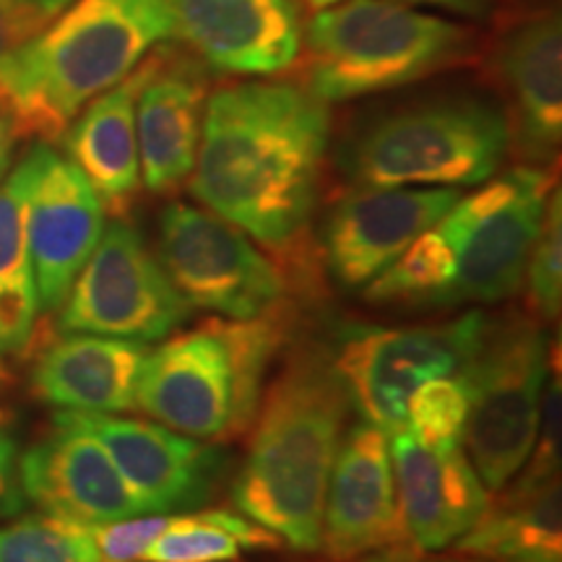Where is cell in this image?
Returning a JSON list of instances; mask_svg holds the SVG:
<instances>
[{
	"mask_svg": "<svg viewBox=\"0 0 562 562\" xmlns=\"http://www.w3.org/2000/svg\"><path fill=\"white\" fill-rule=\"evenodd\" d=\"M497 70L510 91L521 151L552 161L562 138V24L552 9L516 21L497 45Z\"/></svg>",
	"mask_w": 562,
	"mask_h": 562,
	"instance_id": "cell-20",
	"label": "cell"
},
{
	"mask_svg": "<svg viewBox=\"0 0 562 562\" xmlns=\"http://www.w3.org/2000/svg\"><path fill=\"white\" fill-rule=\"evenodd\" d=\"M364 562H422V560L412 558V554H404V552H389V554H378V558H370Z\"/></svg>",
	"mask_w": 562,
	"mask_h": 562,
	"instance_id": "cell-36",
	"label": "cell"
},
{
	"mask_svg": "<svg viewBox=\"0 0 562 562\" xmlns=\"http://www.w3.org/2000/svg\"><path fill=\"white\" fill-rule=\"evenodd\" d=\"M32 3H34V5H37V9H42V11H45V13H47V16H50V19H55V16H58V13H60V11H66V9H68V5H70V3H74V0H32Z\"/></svg>",
	"mask_w": 562,
	"mask_h": 562,
	"instance_id": "cell-35",
	"label": "cell"
},
{
	"mask_svg": "<svg viewBox=\"0 0 562 562\" xmlns=\"http://www.w3.org/2000/svg\"><path fill=\"white\" fill-rule=\"evenodd\" d=\"M456 550L495 562H562L560 476H521L501 503L487 505Z\"/></svg>",
	"mask_w": 562,
	"mask_h": 562,
	"instance_id": "cell-23",
	"label": "cell"
},
{
	"mask_svg": "<svg viewBox=\"0 0 562 562\" xmlns=\"http://www.w3.org/2000/svg\"><path fill=\"white\" fill-rule=\"evenodd\" d=\"M0 562H100L91 529L34 513L0 529Z\"/></svg>",
	"mask_w": 562,
	"mask_h": 562,
	"instance_id": "cell-27",
	"label": "cell"
},
{
	"mask_svg": "<svg viewBox=\"0 0 562 562\" xmlns=\"http://www.w3.org/2000/svg\"><path fill=\"white\" fill-rule=\"evenodd\" d=\"M510 149V123L492 102L451 97L370 123L341 165L360 186L461 188L495 178Z\"/></svg>",
	"mask_w": 562,
	"mask_h": 562,
	"instance_id": "cell-6",
	"label": "cell"
},
{
	"mask_svg": "<svg viewBox=\"0 0 562 562\" xmlns=\"http://www.w3.org/2000/svg\"><path fill=\"white\" fill-rule=\"evenodd\" d=\"M55 425H70L94 435L144 503L146 513L199 508L214 492L222 469L220 451L159 422L117 414L60 412Z\"/></svg>",
	"mask_w": 562,
	"mask_h": 562,
	"instance_id": "cell-13",
	"label": "cell"
},
{
	"mask_svg": "<svg viewBox=\"0 0 562 562\" xmlns=\"http://www.w3.org/2000/svg\"><path fill=\"white\" fill-rule=\"evenodd\" d=\"M524 279L529 281V302L533 313L554 321L562 307V199L554 191L547 201L542 227L533 243Z\"/></svg>",
	"mask_w": 562,
	"mask_h": 562,
	"instance_id": "cell-29",
	"label": "cell"
},
{
	"mask_svg": "<svg viewBox=\"0 0 562 562\" xmlns=\"http://www.w3.org/2000/svg\"><path fill=\"white\" fill-rule=\"evenodd\" d=\"M13 140H16V125H13L9 104L0 97V180H3L5 167H9L11 161Z\"/></svg>",
	"mask_w": 562,
	"mask_h": 562,
	"instance_id": "cell-34",
	"label": "cell"
},
{
	"mask_svg": "<svg viewBox=\"0 0 562 562\" xmlns=\"http://www.w3.org/2000/svg\"><path fill=\"white\" fill-rule=\"evenodd\" d=\"M66 334L151 344L167 339L191 315L159 258L128 222L104 224L89 261L63 302Z\"/></svg>",
	"mask_w": 562,
	"mask_h": 562,
	"instance_id": "cell-10",
	"label": "cell"
},
{
	"mask_svg": "<svg viewBox=\"0 0 562 562\" xmlns=\"http://www.w3.org/2000/svg\"><path fill=\"white\" fill-rule=\"evenodd\" d=\"M26 240L40 311H58L104 232V203L91 182L47 140L32 146Z\"/></svg>",
	"mask_w": 562,
	"mask_h": 562,
	"instance_id": "cell-12",
	"label": "cell"
},
{
	"mask_svg": "<svg viewBox=\"0 0 562 562\" xmlns=\"http://www.w3.org/2000/svg\"><path fill=\"white\" fill-rule=\"evenodd\" d=\"M487 326L482 313H469L440 326L360 328L344 336L334 370L362 419L396 432L412 393L432 378L459 372L480 349Z\"/></svg>",
	"mask_w": 562,
	"mask_h": 562,
	"instance_id": "cell-11",
	"label": "cell"
},
{
	"mask_svg": "<svg viewBox=\"0 0 562 562\" xmlns=\"http://www.w3.org/2000/svg\"><path fill=\"white\" fill-rule=\"evenodd\" d=\"M406 5H427L446 13H456L463 19H484L495 9L497 0H402Z\"/></svg>",
	"mask_w": 562,
	"mask_h": 562,
	"instance_id": "cell-33",
	"label": "cell"
},
{
	"mask_svg": "<svg viewBox=\"0 0 562 562\" xmlns=\"http://www.w3.org/2000/svg\"><path fill=\"white\" fill-rule=\"evenodd\" d=\"M50 24V16L32 0H0V66Z\"/></svg>",
	"mask_w": 562,
	"mask_h": 562,
	"instance_id": "cell-31",
	"label": "cell"
},
{
	"mask_svg": "<svg viewBox=\"0 0 562 562\" xmlns=\"http://www.w3.org/2000/svg\"><path fill=\"white\" fill-rule=\"evenodd\" d=\"M206 76L193 60L154 53V68L136 100L140 180L170 193L191 178L206 110Z\"/></svg>",
	"mask_w": 562,
	"mask_h": 562,
	"instance_id": "cell-19",
	"label": "cell"
},
{
	"mask_svg": "<svg viewBox=\"0 0 562 562\" xmlns=\"http://www.w3.org/2000/svg\"><path fill=\"white\" fill-rule=\"evenodd\" d=\"M182 37L211 68L235 76H273L302 47L297 0H170Z\"/></svg>",
	"mask_w": 562,
	"mask_h": 562,
	"instance_id": "cell-18",
	"label": "cell"
},
{
	"mask_svg": "<svg viewBox=\"0 0 562 562\" xmlns=\"http://www.w3.org/2000/svg\"><path fill=\"white\" fill-rule=\"evenodd\" d=\"M281 539L243 513L195 510L172 516L138 562H235L243 550H279Z\"/></svg>",
	"mask_w": 562,
	"mask_h": 562,
	"instance_id": "cell-25",
	"label": "cell"
},
{
	"mask_svg": "<svg viewBox=\"0 0 562 562\" xmlns=\"http://www.w3.org/2000/svg\"><path fill=\"white\" fill-rule=\"evenodd\" d=\"M550 372V339L529 318L487 326L480 349L461 368L469 385L461 442L487 490H503L529 459Z\"/></svg>",
	"mask_w": 562,
	"mask_h": 562,
	"instance_id": "cell-7",
	"label": "cell"
},
{
	"mask_svg": "<svg viewBox=\"0 0 562 562\" xmlns=\"http://www.w3.org/2000/svg\"><path fill=\"white\" fill-rule=\"evenodd\" d=\"M331 136L326 102L292 81H245L206 100L191 193L271 250L311 222Z\"/></svg>",
	"mask_w": 562,
	"mask_h": 562,
	"instance_id": "cell-1",
	"label": "cell"
},
{
	"mask_svg": "<svg viewBox=\"0 0 562 562\" xmlns=\"http://www.w3.org/2000/svg\"><path fill=\"white\" fill-rule=\"evenodd\" d=\"M404 542L389 432L362 422L341 438L328 476L321 550L334 562H351Z\"/></svg>",
	"mask_w": 562,
	"mask_h": 562,
	"instance_id": "cell-15",
	"label": "cell"
},
{
	"mask_svg": "<svg viewBox=\"0 0 562 562\" xmlns=\"http://www.w3.org/2000/svg\"><path fill=\"white\" fill-rule=\"evenodd\" d=\"M281 336L277 311L245 321L209 318L170 334L146 355L136 406L188 438H237L256 419Z\"/></svg>",
	"mask_w": 562,
	"mask_h": 562,
	"instance_id": "cell-4",
	"label": "cell"
},
{
	"mask_svg": "<svg viewBox=\"0 0 562 562\" xmlns=\"http://www.w3.org/2000/svg\"><path fill=\"white\" fill-rule=\"evenodd\" d=\"M349 396L334 364L297 357L256 412L232 505L294 552L321 550L323 501L344 438Z\"/></svg>",
	"mask_w": 562,
	"mask_h": 562,
	"instance_id": "cell-2",
	"label": "cell"
},
{
	"mask_svg": "<svg viewBox=\"0 0 562 562\" xmlns=\"http://www.w3.org/2000/svg\"><path fill=\"white\" fill-rule=\"evenodd\" d=\"M21 503L16 442L9 432L0 430V508L16 510Z\"/></svg>",
	"mask_w": 562,
	"mask_h": 562,
	"instance_id": "cell-32",
	"label": "cell"
},
{
	"mask_svg": "<svg viewBox=\"0 0 562 562\" xmlns=\"http://www.w3.org/2000/svg\"><path fill=\"white\" fill-rule=\"evenodd\" d=\"M159 263L191 311L224 318H261L284 292L281 271L243 229L191 203L161 211Z\"/></svg>",
	"mask_w": 562,
	"mask_h": 562,
	"instance_id": "cell-9",
	"label": "cell"
},
{
	"mask_svg": "<svg viewBox=\"0 0 562 562\" xmlns=\"http://www.w3.org/2000/svg\"><path fill=\"white\" fill-rule=\"evenodd\" d=\"M461 195L456 188H360L328 211L323 248L334 279L368 286L422 232L435 227Z\"/></svg>",
	"mask_w": 562,
	"mask_h": 562,
	"instance_id": "cell-14",
	"label": "cell"
},
{
	"mask_svg": "<svg viewBox=\"0 0 562 562\" xmlns=\"http://www.w3.org/2000/svg\"><path fill=\"white\" fill-rule=\"evenodd\" d=\"M305 50L307 89L323 102H347L467 60L474 34L398 0H347L315 13Z\"/></svg>",
	"mask_w": 562,
	"mask_h": 562,
	"instance_id": "cell-5",
	"label": "cell"
},
{
	"mask_svg": "<svg viewBox=\"0 0 562 562\" xmlns=\"http://www.w3.org/2000/svg\"><path fill=\"white\" fill-rule=\"evenodd\" d=\"M389 446L406 542L419 552L459 542L490 505V492L463 448H427L404 427L389 432Z\"/></svg>",
	"mask_w": 562,
	"mask_h": 562,
	"instance_id": "cell-17",
	"label": "cell"
},
{
	"mask_svg": "<svg viewBox=\"0 0 562 562\" xmlns=\"http://www.w3.org/2000/svg\"><path fill=\"white\" fill-rule=\"evenodd\" d=\"M307 3H311V5H315V9H326V5L341 3V0H307Z\"/></svg>",
	"mask_w": 562,
	"mask_h": 562,
	"instance_id": "cell-37",
	"label": "cell"
},
{
	"mask_svg": "<svg viewBox=\"0 0 562 562\" xmlns=\"http://www.w3.org/2000/svg\"><path fill=\"white\" fill-rule=\"evenodd\" d=\"M32 182V154L0 180V357L24 349L40 313L30 240H26V195Z\"/></svg>",
	"mask_w": 562,
	"mask_h": 562,
	"instance_id": "cell-24",
	"label": "cell"
},
{
	"mask_svg": "<svg viewBox=\"0 0 562 562\" xmlns=\"http://www.w3.org/2000/svg\"><path fill=\"white\" fill-rule=\"evenodd\" d=\"M456 271L453 245L438 227H430L370 281L364 294L372 302H446Z\"/></svg>",
	"mask_w": 562,
	"mask_h": 562,
	"instance_id": "cell-26",
	"label": "cell"
},
{
	"mask_svg": "<svg viewBox=\"0 0 562 562\" xmlns=\"http://www.w3.org/2000/svg\"><path fill=\"white\" fill-rule=\"evenodd\" d=\"M151 68L154 53L146 55L128 79L94 97L63 133L68 159L91 182L104 209L117 216L131 206L140 182L136 100Z\"/></svg>",
	"mask_w": 562,
	"mask_h": 562,
	"instance_id": "cell-22",
	"label": "cell"
},
{
	"mask_svg": "<svg viewBox=\"0 0 562 562\" xmlns=\"http://www.w3.org/2000/svg\"><path fill=\"white\" fill-rule=\"evenodd\" d=\"M19 487L42 513L83 526L146 513L102 442L70 425H58V432L21 456Z\"/></svg>",
	"mask_w": 562,
	"mask_h": 562,
	"instance_id": "cell-16",
	"label": "cell"
},
{
	"mask_svg": "<svg viewBox=\"0 0 562 562\" xmlns=\"http://www.w3.org/2000/svg\"><path fill=\"white\" fill-rule=\"evenodd\" d=\"M550 195V175L516 167L453 203L435 224L459 261L446 302H501L521 290Z\"/></svg>",
	"mask_w": 562,
	"mask_h": 562,
	"instance_id": "cell-8",
	"label": "cell"
},
{
	"mask_svg": "<svg viewBox=\"0 0 562 562\" xmlns=\"http://www.w3.org/2000/svg\"><path fill=\"white\" fill-rule=\"evenodd\" d=\"M469 414V385L459 372L432 378L412 393L406 404L404 430L427 448L461 446Z\"/></svg>",
	"mask_w": 562,
	"mask_h": 562,
	"instance_id": "cell-28",
	"label": "cell"
},
{
	"mask_svg": "<svg viewBox=\"0 0 562 562\" xmlns=\"http://www.w3.org/2000/svg\"><path fill=\"white\" fill-rule=\"evenodd\" d=\"M175 37L170 0H76L0 66V97L16 136L63 138L94 97Z\"/></svg>",
	"mask_w": 562,
	"mask_h": 562,
	"instance_id": "cell-3",
	"label": "cell"
},
{
	"mask_svg": "<svg viewBox=\"0 0 562 562\" xmlns=\"http://www.w3.org/2000/svg\"><path fill=\"white\" fill-rule=\"evenodd\" d=\"M146 344L94 334H68L50 344L34 364L40 398L66 412L121 414L136 409V389Z\"/></svg>",
	"mask_w": 562,
	"mask_h": 562,
	"instance_id": "cell-21",
	"label": "cell"
},
{
	"mask_svg": "<svg viewBox=\"0 0 562 562\" xmlns=\"http://www.w3.org/2000/svg\"><path fill=\"white\" fill-rule=\"evenodd\" d=\"M170 518L167 513H144L123 521L89 526L100 562H138L154 539L167 529Z\"/></svg>",
	"mask_w": 562,
	"mask_h": 562,
	"instance_id": "cell-30",
	"label": "cell"
}]
</instances>
